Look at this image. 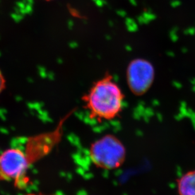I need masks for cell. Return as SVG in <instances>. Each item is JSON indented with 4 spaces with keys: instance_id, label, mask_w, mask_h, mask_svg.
Here are the masks:
<instances>
[{
    "instance_id": "obj_1",
    "label": "cell",
    "mask_w": 195,
    "mask_h": 195,
    "mask_svg": "<svg viewBox=\"0 0 195 195\" xmlns=\"http://www.w3.org/2000/svg\"><path fill=\"white\" fill-rule=\"evenodd\" d=\"M124 98L121 88L111 76H106L92 85L82 100L90 118L101 122L112 120L120 114Z\"/></svg>"
},
{
    "instance_id": "obj_6",
    "label": "cell",
    "mask_w": 195,
    "mask_h": 195,
    "mask_svg": "<svg viewBox=\"0 0 195 195\" xmlns=\"http://www.w3.org/2000/svg\"><path fill=\"white\" fill-rule=\"evenodd\" d=\"M6 85L5 83V79L4 78L2 72V71L0 70V93H1L5 89Z\"/></svg>"
},
{
    "instance_id": "obj_3",
    "label": "cell",
    "mask_w": 195,
    "mask_h": 195,
    "mask_svg": "<svg viewBox=\"0 0 195 195\" xmlns=\"http://www.w3.org/2000/svg\"><path fill=\"white\" fill-rule=\"evenodd\" d=\"M30 159L20 149L10 148L0 155V176L2 181H14L21 188L28 181L27 171Z\"/></svg>"
},
{
    "instance_id": "obj_2",
    "label": "cell",
    "mask_w": 195,
    "mask_h": 195,
    "mask_svg": "<svg viewBox=\"0 0 195 195\" xmlns=\"http://www.w3.org/2000/svg\"><path fill=\"white\" fill-rule=\"evenodd\" d=\"M89 155L96 167L113 170L122 166L126 158V148L117 137L107 135L94 142L90 146Z\"/></svg>"
},
{
    "instance_id": "obj_5",
    "label": "cell",
    "mask_w": 195,
    "mask_h": 195,
    "mask_svg": "<svg viewBox=\"0 0 195 195\" xmlns=\"http://www.w3.org/2000/svg\"><path fill=\"white\" fill-rule=\"evenodd\" d=\"M179 195H195V170L182 175L178 181Z\"/></svg>"
},
{
    "instance_id": "obj_7",
    "label": "cell",
    "mask_w": 195,
    "mask_h": 195,
    "mask_svg": "<svg viewBox=\"0 0 195 195\" xmlns=\"http://www.w3.org/2000/svg\"><path fill=\"white\" fill-rule=\"evenodd\" d=\"M26 195H56V194H43L41 193H29L27 194Z\"/></svg>"
},
{
    "instance_id": "obj_4",
    "label": "cell",
    "mask_w": 195,
    "mask_h": 195,
    "mask_svg": "<svg viewBox=\"0 0 195 195\" xmlns=\"http://www.w3.org/2000/svg\"><path fill=\"white\" fill-rule=\"evenodd\" d=\"M126 78L130 90L135 95H143L149 90L154 82V68L146 59H134L128 67Z\"/></svg>"
},
{
    "instance_id": "obj_8",
    "label": "cell",
    "mask_w": 195,
    "mask_h": 195,
    "mask_svg": "<svg viewBox=\"0 0 195 195\" xmlns=\"http://www.w3.org/2000/svg\"><path fill=\"white\" fill-rule=\"evenodd\" d=\"M0 181H2V178H1V176H0Z\"/></svg>"
}]
</instances>
